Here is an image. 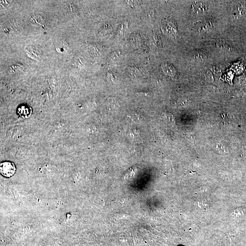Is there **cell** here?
Masks as SVG:
<instances>
[{
	"mask_svg": "<svg viewBox=\"0 0 246 246\" xmlns=\"http://www.w3.org/2000/svg\"><path fill=\"white\" fill-rule=\"evenodd\" d=\"M163 72L167 75L174 77L177 75V71L172 65L168 63H164L161 66Z\"/></svg>",
	"mask_w": 246,
	"mask_h": 246,
	"instance_id": "cell-6",
	"label": "cell"
},
{
	"mask_svg": "<svg viewBox=\"0 0 246 246\" xmlns=\"http://www.w3.org/2000/svg\"><path fill=\"white\" fill-rule=\"evenodd\" d=\"M163 29L165 33L170 36H176L178 33L177 27L175 24L171 22L166 23L163 26Z\"/></svg>",
	"mask_w": 246,
	"mask_h": 246,
	"instance_id": "cell-5",
	"label": "cell"
},
{
	"mask_svg": "<svg viewBox=\"0 0 246 246\" xmlns=\"http://www.w3.org/2000/svg\"><path fill=\"white\" fill-rule=\"evenodd\" d=\"M211 71L212 72H213L214 73L218 74V73H220V72H222V69L218 67L214 66L212 68Z\"/></svg>",
	"mask_w": 246,
	"mask_h": 246,
	"instance_id": "cell-12",
	"label": "cell"
},
{
	"mask_svg": "<svg viewBox=\"0 0 246 246\" xmlns=\"http://www.w3.org/2000/svg\"><path fill=\"white\" fill-rule=\"evenodd\" d=\"M208 54L204 51L198 50L191 54V58L194 61L201 62L208 58Z\"/></svg>",
	"mask_w": 246,
	"mask_h": 246,
	"instance_id": "cell-4",
	"label": "cell"
},
{
	"mask_svg": "<svg viewBox=\"0 0 246 246\" xmlns=\"http://www.w3.org/2000/svg\"><path fill=\"white\" fill-rule=\"evenodd\" d=\"M214 23L211 21H209L203 23V24L198 28V32L201 33L207 32L213 28Z\"/></svg>",
	"mask_w": 246,
	"mask_h": 246,
	"instance_id": "cell-7",
	"label": "cell"
},
{
	"mask_svg": "<svg viewBox=\"0 0 246 246\" xmlns=\"http://www.w3.org/2000/svg\"><path fill=\"white\" fill-rule=\"evenodd\" d=\"M130 118L131 119H133V120H134V121H135V120L138 121L140 118V116H139V115L138 114V113L135 112L132 113L130 114Z\"/></svg>",
	"mask_w": 246,
	"mask_h": 246,
	"instance_id": "cell-10",
	"label": "cell"
},
{
	"mask_svg": "<svg viewBox=\"0 0 246 246\" xmlns=\"http://www.w3.org/2000/svg\"><path fill=\"white\" fill-rule=\"evenodd\" d=\"M67 43L65 41H62L57 46L56 50L58 52H64L68 49Z\"/></svg>",
	"mask_w": 246,
	"mask_h": 246,
	"instance_id": "cell-8",
	"label": "cell"
},
{
	"mask_svg": "<svg viewBox=\"0 0 246 246\" xmlns=\"http://www.w3.org/2000/svg\"><path fill=\"white\" fill-rule=\"evenodd\" d=\"M178 103L180 106H185L188 104V101L186 99L182 98L178 100Z\"/></svg>",
	"mask_w": 246,
	"mask_h": 246,
	"instance_id": "cell-11",
	"label": "cell"
},
{
	"mask_svg": "<svg viewBox=\"0 0 246 246\" xmlns=\"http://www.w3.org/2000/svg\"><path fill=\"white\" fill-rule=\"evenodd\" d=\"M0 170L1 174L4 177H10L15 174L16 169L14 163L5 161L1 163Z\"/></svg>",
	"mask_w": 246,
	"mask_h": 246,
	"instance_id": "cell-1",
	"label": "cell"
},
{
	"mask_svg": "<svg viewBox=\"0 0 246 246\" xmlns=\"http://www.w3.org/2000/svg\"><path fill=\"white\" fill-rule=\"evenodd\" d=\"M204 78L207 81L211 82L213 80V76L212 72L209 70L207 71L204 74Z\"/></svg>",
	"mask_w": 246,
	"mask_h": 246,
	"instance_id": "cell-9",
	"label": "cell"
},
{
	"mask_svg": "<svg viewBox=\"0 0 246 246\" xmlns=\"http://www.w3.org/2000/svg\"><path fill=\"white\" fill-rule=\"evenodd\" d=\"M246 13V3L238 5L233 12V17L234 19H239Z\"/></svg>",
	"mask_w": 246,
	"mask_h": 246,
	"instance_id": "cell-3",
	"label": "cell"
},
{
	"mask_svg": "<svg viewBox=\"0 0 246 246\" xmlns=\"http://www.w3.org/2000/svg\"><path fill=\"white\" fill-rule=\"evenodd\" d=\"M192 10L196 14H203L209 10V6L205 2H195L192 5Z\"/></svg>",
	"mask_w": 246,
	"mask_h": 246,
	"instance_id": "cell-2",
	"label": "cell"
},
{
	"mask_svg": "<svg viewBox=\"0 0 246 246\" xmlns=\"http://www.w3.org/2000/svg\"><path fill=\"white\" fill-rule=\"evenodd\" d=\"M166 119H167V121H170V122H172V121L174 120L173 117H172V115H166Z\"/></svg>",
	"mask_w": 246,
	"mask_h": 246,
	"instance_id": "cell-13",
	"label": "cell"
}]
</instances>
